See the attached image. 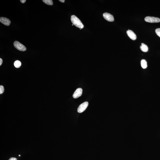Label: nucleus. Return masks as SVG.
I'll use <instances>...</instances> for the list:
<instances>
[{
  "mask_svg": "<svg viewBox=\"0 0 160 160\" xmlns=\"http://www.w3.org/2000/svg\"><path fill=\"white\" fill-rule=\"evenodd\" d=\"M127 33L128 36L132 40H135L136 39V35L133 31L128 29V30L127 31Z\"/></svg>",
  "mask_w": 160,
  "mask_h": 160,
  "instance_id": "nucleus-8",
  "label": "nucleus"
},
{
  "mask_svg": "<svg viewBox=\"0 0 160 160\" xmlns=\"http://www.w3.org/2000/svg\"><path fill=\"white\" fill-rule=\"evenodd\" d=\"M88 102H85L81 104L79 106L77 109V111L79 113L83 112L86 110L88 106Z\"/></svg>",
  "mask_w": 160,
  "mask_h": 160,
  "instance_id": "nucleus-4",
  "label": "nucleus"
},
{
  "mask_svg": "<svg viewBox=\"0 0 160 160\" xmlns=\"http://www.w3.org/2000/svg\"><path fill=\"white\" fill-rule=\"evenodd\" d=\"M141 65L142 67L144 69H146L147 67L146 61L144 59H142L141 61Z\"/></svg>",
  "mask_w": 160,
  "mask_h": 160,
  "instance_id": "nucleus-10",
  "label": "nucleus"
},
{
  "mask_svg": "<svg viewBox=\"0 0 160 160\" xmlns=\"http://www.w3.org/2000/svg\"><path fill=\"white\" fill-rule=\"evenodd\" d=\"M14 45L16 49L20 51H25L27 50V48L25 46L18 41L14 42Z\"/></svg>",
  "mask_w": 160,
  "mask_h": 160,
  "instance_id": "nucleus-2",
  "label": "nucleus"
},
{
  "mask_svg": "<svg viewBox=\"0 0 160 160\" xmlns=\"http://www.w3.org/2000/svg\"><path fill=\"white\" fill-rule=\"evenodd\" d=\"M2 62H3V61H2V59L1 58H0V66H1L2 64Z\"/></svg>",
  "mask_w": 160,
  "mask_h": 160,
  "instance_id": "nucleus-17",
  "label": "nucleus"
},
{
  "mask_svg": "<svg viewBox=\"0 0 160 160\" xmlns=\"http://www.w3.org/2000/svg\"><path fill=\"white\" fill-rule=\"evenodd\" d=\"M14 65L15 67L16 68H19L21 66V62L20 61L17 60L14 62Z\"/></svg>",
  "mask_w": 160,
  "mask_h": 160,
  "instance_id": "nucleus-11",
  "label": "nucleus"
},
{
  "mask_svg": "<svg viewBox=\"0 0 160 160\" xmlns=\"http://www.w3.org/2000/svg\"><path fill=\"white\" fill-rule=\"evenodd\" d=\"M19 156H21L20 155H19Z\"/></svg>",
  "mask_w": 160,
  "mask_h": 160,
  "instance_id": "nucleus-19",
  "label": "nucleus"
},
{
  "mask_svg": "<svg viewBox=\"0 0 160 160\" xmlns=\"http://www.w3.org/2000/svg\"><path fill=\"white\" fill-rule=\"evenodd\" d=\"M20 1L22 3H25L26 0H20Z\"/></svg>",
  "mask_w": 160,
  "mask_h": 160,
  "instance_id": "nucleus-16",
  "label": "nucleus"
},
{
  "mask_svg": "<svg viewBox=\"0 0 160 160\" xmlns=\"http://www.w3.org/2000/svg\"><path fill=\"white\" fill-rule=\"evenodd\" d=\"M0 22L2 24L6 26H9L11 23V21L10 19L3 17H1L0 18Z\"/></svg>",
  "mask_w": 160,
  "mask_h": 160,
  "instance_id": "nucleus-7",
  "label": "nucleus"
},
{
  "mask_svg": "<svg viewBox=\"0 0 160 160\" xmlns=\"http://www.w3.org/2000/svg\"><path fill=\"white\" fill-rule=\"evenodd\" d=\"M43 2L46 4L52 6L53 4V1L52 0H43Z\"/></svg>",
  "mask_w": 160,
  "mask_h": 160,
  "instance_id": "nucleus-12",
  "label": "nucleus"
},
{
  "mask_svg": "<svg viewBox=\"0 0 160 160\" xmlns=\"http://www.w3.org/2000/svg\"><path fill=\"white\" fill-rule=\"evenodd\" d=\"M9 160H17V159L14 157H11Z\"/></svg>",
  "mask_w": 160,
  "mask_h": 160,
  "instance_id": "nucleus-15",
  "label": "nucleus"
},
{
  "mask_svg": "<svg viewBox=\"0 0 160 160\" xmlns=\"http://www.w3.org/2000/svg\"><path fill=\"white\" fill-rule=\"evenodd\" d=\"M71 19L73 24L75 26L80 28V29L84 28V26L82 23L77 17L75 15H72L71 17Z\"/></svg>",
  "mask_w": 160,
  "mask_h": 160,
  "instance_id": "nucleus-1",
  "label": "nucleus"
},
{
  "mask_svg": "<svg viewBox=\"0 0 160 160\" xmlns=\"http://www.w3.org/2000/svg\"><path fill=\"white\" fill-rule=\"evenodd\" d=\"M156 33L160 37V28H157L155 30Z\"/></svg>",
  "mask_w": 160,
  "mask_h": 160,
  "instance_id": "nucleus-14",
  "label": "nucleus"
},
{
  "mask_svg": "<svg viewBox=\"0 0 160 160\" xmlns=\"http://www.w3.org/2000/svg\"><path fill=\"white\" fill-rule=\"evenodd\" d=\"M103 16L104 19L108 21L113 22L114 21V17L108 13H104L103 14Z\"/></svg>",
  "mask_w": 160,
  "mask_h": 160,
  "instance_id": "nucleus-5",
  "label": "nucleus"
},
{
  "mask_svg": "<svg viewBox=\"0 0 160 160\" xmlns=\"http://www.w3.org/2000/svg\"><path fill=\"white\" fill-rule=\"evenodd\" d=\"M140 48L141 50L143 52H146L148 51V47L144 43H141V45L140 46Z\"/></svg>",
  "mask_w": 160,
  "mask_h": 160,
  "instance_id": "nucleus-9",
  "label": "nucleus"
},
{
  "mask_svg": "<svg viewBox=\"0 0 160 160\" xmlns=\"http://www.w3.org/2000/svg\"><path fill=\"white\" fill-rule=\"evenodd\" d=\"M145 20L146 21L151 23H158L160 22V19L159 18L153 17H146Z\"/></svg>",
  "mask_w": 160,
  "mask_h": 160,
  "instance_id": "nucleus-3",
  "label": "nucleus"
},
{
  "mask_svg": "<svg viewBox=\"0 0 160 160\" xmlns=\"http://www.w3.org/2000/svg\"><path fill=\"white\" fill-rule=\"evenodd\" d=\"M4 92V88L2 85L0 86V94H2Z\"/></svg>",
  "mask_w": 160,
  "mask_h": 160,
  "instance_id": "nucleus-13",
  "label": "nucleus"
},
{
  "mask_svg": "<svg viewBox=\"0 0 160 160\" xmlns=\"http://www.w3.org/2000/svg\"><path fill=\"white\" fill-rule=\"evenodd\" d=\"M59 1H60V2H62V3H64L65 2V0H59Z\"/></svg>",
  "mask_w": 160,
  "mask_h": 160,
  "instance_id": "nucleus-18",
  "label": "nucleus"
},
{
  "mask_svg": "<svg viewBox=\"0 0 160 160\" xmlns=\"http://www.w3.org/2000/svg\"><path fill=\"white\" fill-rule=\"evenodd\" d=\"M83 93V90L81 88L77 89L74 92L73 97L74 98H76L81 96Z\"/></svg>",
  "mask_w": 160,
  "mask_h": 160,
  "instance_id": "nucleus-6",
  "label": "nucleus"
}]
</instances>
